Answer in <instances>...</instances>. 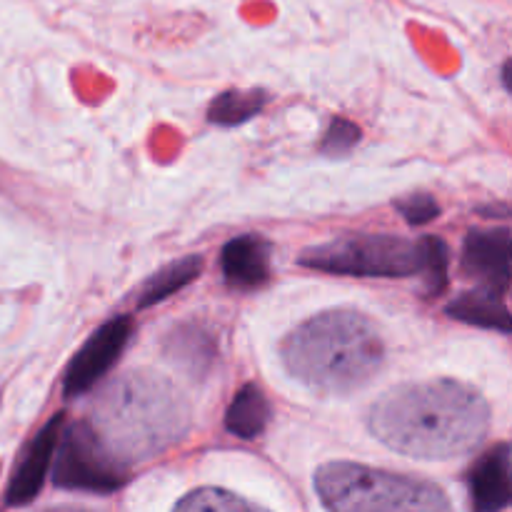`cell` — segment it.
I'll list each match as a JSON object with an SVG mask.
<instances>
[{
    "instance_id": "obj_8",
    "label": "cell",
    "mask_w": 512,
    "mask_h": 512,
    "mask_svg": "<svg viewBox=\"0 0 512 512\" xmlns=\"http://www.w3.org/2000/svg\"><path fill=\"white\" fill-rule=\"evenodd\" d=\"M65 415L58 413L40 428L33 443L28 445L25 455L20 458L18 468H15L13 478H10L8 490H5V505L8 508H23V505L33 503L43 490L45 478L50 473V463H53L55 445H58V435L63 430Z\"/></svg>"
},
{
    "instance_id": "obj_3",
    "label": "cell",
    "mask_w": 512,
    "mask_h": 512,
    "mask_svg": "<svg viewBox=\"0 0 512 512\" xmlns=\"http://www.w3.org/2000/svg\"><path fill=\"white\" fill-rule=\"evenodd\" d=\"M315 490L320 503L335 512L450 510V500L438 485L345 460L320 465Z\"/></svg>"
},
{
    "instance_id": "obj_4",
    "label": "cell",
    "mask_w": 512,
    "mask_h": 512,
    "mask_svg": "<svg viewBox=\"0 0 512 512\" xmlns=\"http://www.w3.org/2000/svg\"><path fill=\"white\" fill-rule=\"evenodd\" d=\"M298 263L330 275L410 278L423 270V250H420V243L398 238V235H343V238L305 248Z\"/></svg>"
},
{
    "instance_id": "obj_11",
    "label": "cell",
    "mask_w": 512,
    "mask_h": 512,
    "mask_svg": "<svg viewBox=\"0 0 512 512\" xmlns=\"http://www.w3.org/2000/svg\"><path fill=\"white\" fill-rule=\"evenodd\" d=\"M270 255H273V248L268 240L255 233H245L225 243L220 253V268L233 288H260L268 283L273 273Z\"/></svg>"
},
{
    "instance_id": "obj_9",
    "label": "cell",
    "mask_w": 512,
    "mask_h": 512,
    "mask_svg": "<svg viewBox=\"0 0 512 512\" xmlns=\"http://www.w3.org/2000/svg\"><path fill=\"white\" fill-rule=\"evenodd\" d=\"M463 273L475 278L480 285L500 290L508 295L510 290V230H470L463 243Z\"/></svg>"
},
{
    "instance_id": "obj_12",
    "label": "cell",
    "mask_w": 512,
    "mask_h": 512,
    "mask_svg": "<svg viewBox=\"0 0 512 512\" xmlns=\"http://www.w3.org/2000/svg\"><path fill=\"white\" fill-rule=\"evenodd\" d=\"M445 310H448V315L453 320L475 325V328L498 330L503 335H510L512 330V318L508 303H505V293L488 288V285L465 290L463 295L450 300Z\"/></svg>"
},
{
    "instance_id": "obj_18",
    "label": "cell",
    "mask_w": 512,
    "mask_h": 512,
    "mask_svg": "<svg viewBox=\"0 0 512 512\" xmlns=\"http://www.w3.org/2000/svg\"><path fill=\"white\" fill-rule=\"evenodd\" d=\"M360 138H363V133H360V128L353 120L333 118L330 120L328 130H325L323 140H320V150H323L328 158H345V155H350L358 148Z\"/></svg>"
},
{
    "instance_id": "obj_10",
    "label": "cell",
    "mask_w": 512,
    "mask_h": 512,
    "mask_svg": "<svg viewBox=\"0 0 512 512\" xmlns=\"http://www.w3.org/2000/svg\"><path fill=\"white\" fill-rule=\"evenodd\" d=\"M470 503L478 512H498L510 505V445L498 443L473 465L468 478Z\"/></svg>"
},
{
    "instance_id": "obj_13",
    "label": "cell",
    "mask_w": 512,
    "mask_h": 512,
    "mask_svg": "<svg viewBox=\"0 0 512 512\" xmlns=\"http://www.w3.org/2000/svg\"><path fill=\"white\" fill-rule=\"evenodd\" d=\"M270 415H273V410H270L263 390L255 383H248L238 390L228 413H225V430L240 440H255L265 433Z\"/></svg>"
},
{
    "instance_id": "obj_14",
    "label": "cell",
    "mask_w": 512,
    "mask_h": 512,
    "mask_svg": "<svg viewBox=\"0 0 512 512\" xmlns=\"http://www.w3.org/2000/svg\"><path fill=\"white\" fill-rule=\"evenodd\" d=\"M203 265L205 260L200 258V255H188V258L165 265V268L158 270L153 278L145 280V285L140 288L138 305H135V308L145 310L168 300L170 295H175L178 290H183L185 285L193 283V280L203 273Z\"/></svg>"
},
{
    "instance_id": "obj_16",
    "label": "cell",
    "mask_w": 512,
    "mask_h": 512,
    "mask_svg": "<svg viewBox=\"0 0 512 512\" xmlns=\"http://www.w3.org/2000/svg\"><path fill=\"white\" fill-rule=\"evenodd\" d=\"M420 250H423V275L425 280V290L430 295H440L445 293L450 283V248L445 240L435 238V235H425L423 240H418Z\"/></svg>"
},
{
    "instance_id": "obj_15",
    "label": "cell",
    "mask_w": 512,
    "mask_h": 512,
    "mask_svg": "<svg viewBox=\"0 0 512 512\" xmlns=\"http://www.w3.org/2000/svg\"><path fill=\"white\" fill-rule=\"evenodd\" d=\"M265 103H268V93L260 88L223 90L210 103L208 120L213 125H223V128H235V125H243L248 120H253L265 108Z\"/></svg>"
},
{
    "instance_id": "obj_19",
    "label": "cell",
    "mask_w": 512,
    "mask_h": 512,
    "mask_svg": "<svg viewBox=\"0 0 512 512\" xmlns=\"http://www.w3.org/2000/svg\"><path fill=\"white\" fill-rule=\"evenodd\" d=\"M395 210L403 215V220L413 228H423V225L433 223L440 215L438 200L430 193H410L405 198L395 200Z\"/></svg>"
},
{
    "instance_id": "obj_2",
    "label": "cell",
    "mask_w": 512,
    "mask_h": 512,
    "mask_svg": "<svg viewBox=\"0 0 512 512\" xmlns=\"http://www.w3.org/2000/svg\"><path fill=\"white\" fill-rule=\"evenodd\" d=\"M283 365L315 393L343 395L375 378L385 360L378 328L355 310H325L283 340Z\"/></svg>"
},
{
    "instance_id": "obj_6",
    "label": "cell",
    "mask_w": 512,
    "mask_h": 512,
    "mask_svg": "<svg viewBox=\"0 0 512 512\" xmlns=\"http://www.w3.org/2000/svg\"><path fill=\"white\" fill-rule=\"evenodd\" d=\"M108 393V413H100V420L105 423V428L115 433V440L123 448V453H120L123 463L133 458V450H140V458L155 455L143 428H140L143 423L163 443V448L173 443V433L183 430V425H178L183 410H163V413L148 415L150 405L168 393V388L155 378H140L138 375V378H130L120 388H110Z\"/></svg>"
},
{
    "instance_id": "obj_17",
    "label": "cell",
    "mask_w": 512,
    "mask_h": 512,
    "mask_svg": "<svg viewBox=\"0 0 512 512\" xmlns=\"http://www.w3.org/2000/svg\"><path fill=\"white\" fill-rule=\"evenodd\" d=\"M255 508L250 500L238 498V495L228 493L220 488H200L188 493L175 503V510H250Z\"/></svg>"
},
{
    "instance_id": "obj_7",
    "label": "cell",
    "mask_w": 512,
    "mask_h": 512,
    "mask_svg": "<svg viewBox=\"0 0 512 512\" xmlns=\"http://www.w3.org/2000/svg\"><path fill=\"white\" fill-rule=\"evenodd\" d=\"M130 335H133V318L130 315H120V318H113L105 325H100L85 340V345L78 350V355L70 360L68 370H65V398H78V395L88 393L95 383H100L105 373L118 363Z\"/></svg>"
},
{
    "instance_id": "obj_5",
    "label": "cell",
    "mask_w": 512,
    "mask_h": 512,
    "mask_svg": "<svg viewBox=\"0 0 512 512\" xmlns=\"http://www.w3.org/2000/svg\"><path fill=\"white\" fill-rule=\"evenodd\" d=\"M50 465L53 485L60 490L108 495L128 483L125 465L110 453L90 420L63 423Z\"/></svg>"
},
{
    "instance_id": "obj_1",
    "label": "cell",
    "mask_w": 512,
    "mask_h": 512,
    "mask_svg": "<svg viewBox=\"0 0 512 512\" xmlns=\"http://www.w3.org/2000/svg\"><path fill=\"white\" fill-rule=\"evenodd\" d=\"M370 433L400 455L450 460L485 440L490 408L470 385L450 378L403 383L380 395L370 408Z\"/></svg>"
}]
</instances>
